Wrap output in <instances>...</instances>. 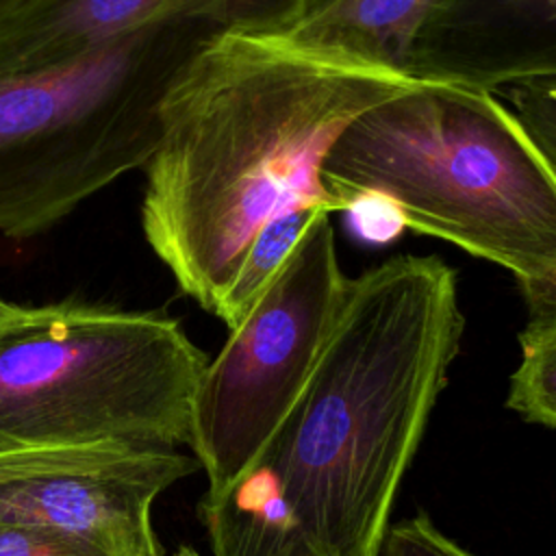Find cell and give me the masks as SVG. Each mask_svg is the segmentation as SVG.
Wrapping results in <instances>:
<instances>
[{"label": "cell", "mask_w": 556, "mask_h": 556, "mask_svg": "<svg viewBox=\"0 0 556 556\" xmlns=\"http://www.w3.org/2000/svg\"><path fill=\"white\" fill-rule=\"evenodd\" d=\"M417 83L278 33L208 39L169 87L143 165V235L180 291L215 315L269 219L348 211L321 178L326 154L361 113Z\"/></svg>", "instance_id": "cell-1"}, {"label": "cell", "mask_w": 556, "mask_h": 556, "mask_svg": "<svg viewBox=\"0 0 556 556\" xmlns=\"http://www.w3.org/2000/svg\"><path fill=\"white\" fill-rule=\"evenodd\" d=\"M463 328L456 271L439 256L350 278L304 391L254 463L317 556H380Z\"/></svg>", "instance_id": "cell-2"}, {"label": "cell", "mask_w": 556, "mask_h": 556, "mask_svg": "<svg viewBox=\"0 0 556 556\" xmlns=\"http://www.w3.org/2000/svg\"><path fill=\"white\" fill-rule=\"evenodd\" d=\"M321 178L350 206L378 195L404 228L513 278L556 263V172L495 91L419 80L361 113Z\"/></svg>", "instance_id": "cell-3"}, {"label": "cell", "mask_w": 556, "mask_h": 556, "mask_svg": "<svg viewBox=\"0 0 556 556\" xmlns=\"http://www.w3.org/2000/svg\"><path fill=\"white\" fill-rule=\"evenodd\" d=\"M206 365L178 319L156 311L22 306L0 324V452L189 445Z\"/></svg>", "instance_id": "cell-4"}, {"label": "cell", "mask_w": 556, "mask_h": 556, "mask_svg": "<svg viewBox=\"0 0 556 556\" xmlns=\"http://www.w3.org/2000/svg\"><path fill=\"white\" fill-rule=\"evenodd\" d=\"M219 33L167 20L56 65L0 74V235L33 237L143 167L169 87Z\"/></svg>", "instance_id": "cell-5"}, {"label": "cell", "mask_w": 556, "mask_h": 556, "mask_svg": "<svg viewBox=\"0 0 556 556\" xmlns=\"http://www.w3.org/2000/svg\"><path fill=\"white\" fill-rule=\"evenodd\" d=\"M328 215L313 219L202 374L189 447L208 480L204 497L222 495L256 463L334 326L350 278L341 271Z\"/></svg>", "instance_id": "cell-6"}, {"label": "cell", "mask_w": 556, "mask_h": 556, "mask_svg": "<svg viewBox=\"0 0 556 556\" xmlns=\"http://www.w3.org/2000/svg\"><path fill=\"white\" fill-rule=\"evenodd\" d=\"M198 467L176 447L135 443L0 452V521L59 530L111 556H156L152 504Z\"/></svg>", "instance_id": "cell-7"}, {"label": "cell", "mask_w": 556, "mask_h": 556, "mask_svg": "<svg viewBox=\"0 0 556 556\" xmlns=\"http://www.w3.org/2000/svg\"><path fill=\"white\" fill-rule=\"evenodd\" d=\"M406 74L484 91L556 80V0H445Z\"/></svg>", "instance_id": "cell-8"}, {"label": "cell", "mask_w": 556, "mask_h": 556, "mask_svg": "<svg viewBox=\"0 0 556 556\" xmlns=\"http://www.w3.org/2000/svg\"><path fill=\"white\" fill-rule=\"evenodd\" d=\"M304 0H39L0 35V74L63 63L167 20L224 33H282Z\"/></svg>", "instance_id": "cell-9"}, {"label": "cell", "mask_w": 556, "mask_h": 556, "mask_svg": "<svg viewBox=\"0 0 556 556\" xmlns=\"http://www.w3.org/2000/svg\"><path fill=\"white\" fill-rule=\"evenodd\" d=\"M445 0H304L278 33L295 46L406 74L413 43Z\"/></svg>", "instance_id": "cell-10"}, {"label": "cell", "mask_w": 556, "mask_h": 556, "mask_svg": "<svg viewBox=\"0 0 556 556\" xmlns=\"http://www.w3.org/2000/svg\"><path fill=\"white\" fill-rule=\"evenodd\" d=\"M200 513L213 556H317L256 465L222 495L202 497Z\"/></svg>", "instance_id": "cell-11"}, {"label": "cell", "mask_w": 556, "mask_h": 556, "mask_svg": "<svg viewBox=\"0 0 556 556\" xmlns=\"http://www.w3.org/2000/svg\"><path fill=\"white\" fill-rule=\"evenodd\" d=\"M324 208H293L269 219L245 250L237 274L215 313L226 328H235L252 304L263 295L274 276L280 271L306 228ZM328 213V211H326Z\"/></svg>", "instance_id": "cell-12"}, {"label": "cell", "mask_w": 556, "mask_h": 556, "mask_svg": "<svg viewBox=\"0 0 556 556\" xmlns=\"http://www.w3.org/2000/svg\"><path fill=\"white\" fill-rule=\"evenodd\" d=\"M521 361L510 376L508 408L523 419L556 428V326H528L519 332Z\"/></svg>", "instance_id": "cell-13"}, {"label": "cell", "mask_w": 556, "mask_h": 556, "mask_svg": "<svg viewBox=\"0 0 556 556\" xmlns=\"http://www.w3.org/2000/svg\"><path fill=\"white\" fill-rule=\"evenodd\" d=\"M504 91L506 106L556 172V80L515 85Z\"/></svg>", "instance_id": "cell-14"}, {"label": "cell", "mask_w": 556, "mask_h": 556, "mask_svg": "<svg viewBox=\"0 0 556 556\" xmlns=\"http://www.w3.org/2000/svg\"><path fill=\"white\" fill-rule=\"evenodd\" d=\"M0 556H111L98 545L41 526L0 521Z\"/></svg>", "instance_id": "cell-15"}, {"label": "cell", "mask_w": 556, "mask_h": 556, "mask_svg": "<svg viewBox=\"0 0 556 556\" xmlns=\"http://www.w3.org/2000/svg\"><path fill=\"white\" fill-rule=\"evenodd\" d=\"M380 556H476L445 536L428 515H415L410 519L389 526Z\"/></svg>", "instance_id": "cell-16"}, {"label": "cell", "mask_w": 556, "mask_h": 556, "mask_svg": "<svg viewBox=\"0 0 556 556\" xmlns=\"http://www.w3.org/2000/svg\"><path fill=\"white\" fill-rule=\"evenodd\" d=\"M528 313V326H556V263L541 274L515 278Z\"/></svg>", "instance_id": "cell-17"}, {"label": "cell", "mask_w": 556, "mask_h": 556, "mask_svg": "<svg viewBox=\"0 0 556 556\" xmlns=\"http://www.w3.org/2000/svg\"><path fill=\"white\" fill-rule=\"evenodd\" d=\"M358 232L374 241H389L404 230V224L397 211L378 195H358L354 198L350 211Z\"/></svg>", "instance_id": "cell-18"}, {"label": "cell", "mask_w": 556, "mask_h": 556, "mask_svg": "<svg viewBox=\"0 0 556 556\" xmlns=\"http://www.w3.org/2000/svg\"><path fill=\"white\" fill-rule=\"evenodd\" d=\"M39 0H0V35Z\"/></svg>", "instance_id": "cell-19"}, {"label": "cell", "mask_w": 556, "mask_h": 556, "mask_svg": "<svg viewBox=\"0 0 556 556\" xmlns=\"http://www.w3.org/2000/svg\"><path fill=\"white\" fill-rule=\"evenodd\" d=\"M20 308H22L20 304H13V302L0 298V324H4L7 319H11Z\"/></svg>", "instance_id": "cell-20"}, {"label": "cell", "mask_w": 556, "mask_h": 556, "mask_svg": "<svg viewBox=\"0 0 556 556\" xmlns=\"http://www.w3.org/2000/svg\"><path fill=\"white\" fill-rule=\"evenodd\" d=\"M176 556H200L193 547H189V545H180L178 549H176Z\"/></svg>", "instance_id": "cell-21"}, {"label": "cell", "mask_w": 556, "mask_h": 556, "mask_svg": "<svg viewBox=\"0 0 556 556\" xmlns=\"http://www.w3.org/2000/svg\"><path fill=\"white\" fill-rule=\"evenodd\" d=\"M156 556H163V554H156Z\"/></svg>", "instance_id": "cell-22"}]
</instances>
